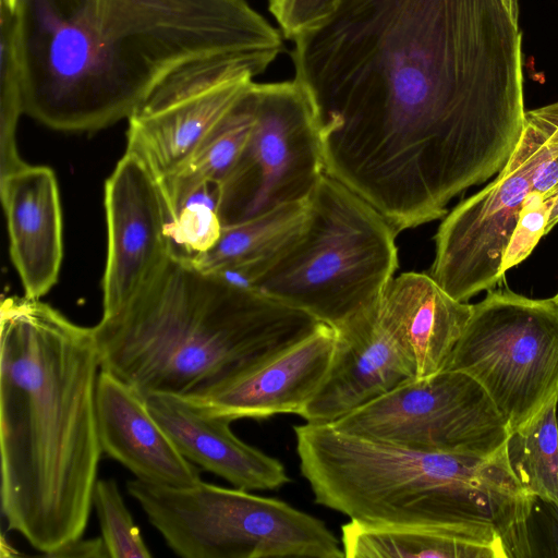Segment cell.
I'll return each mask as SVG.
<instances>
[{
	"instance_id": "cell-1",
	"label": "cell",
	"mask_w": 558,
	"mask_h": 558,
	"mask_svg": "<svg viewBox=\"0 0 558 558\" xmlns=\"http://www.w3.org/2000/svg\"><path fill=\"white\" fill-rule=\"evenodd\" d=\"M292 40L325 174L398 232L445 217L520 140L522 34L500 0H337Z\"/></svg>"
},
{
	"instance_id": "cell-2",
	"label": "cell",
	"mask_w": 558,
	"mask_h": 558,
	"mask_svg": "<svg viewBox=\"0 0 558 558\" xmlns=\"http://www.w3.org/2000/svg\"><path fill=\"white\" fill-rule=\"evenodd\" d=\"M14 13L24 113L64 132L128 120L202 65L259 75L283 48L246 0H16Z\"/></svg>"
},
{
	"instance_id": "cell-3",
	"label": "cell",
	"mask_w": 558,
	"mask_h": 558,
	"mask_svg": "<svg viewBox=\"0 0 558 558\" xmlns=\"http://www.w3.org/2000/svg\"><path fill=\"white\" fill-rule=\"evenodd\" d=\"M1 509L8 529L47 555L82 537L102 453L93 329L47 303L0 308Z\"/></svg>"
},
{
	"instance_id": "cell-4",
	"label": "cell",
	"mask_w": 558,
	"mask_h": 558,
	"mask_svg": "<svg viewBox=\"0 0 558 558\" xmlns=\"http://www.w3.org/2000/svg\"><path fill=\"white\" fill-rule=\"evenodd\" d=\"M314 501L350 520L458 532H498L508 557L531 555L536 499L521 485L507 442L489 454L421 450L342 432L293 427Z\"/></svg>"
},
{
	"instance_id": "cell-5",
	"label": "cell",
	"mask_w": 558,
	"mask_h": 558,
	"mask_svg": "<svg viewBox=\"0 0 558 558\" xmlns=\"http://www.w3.org/2000/svg\"><path fill=\"white\" fill-rule=\"evenodd\" d=\"M319 323L263 293L169 257L93 329L100 368L141 396H184Z\"/></svg>"
},
{
	"instance_id": "cell-6",
	"label": "cell",
	"mask_w": 558,
	"mask_h": 558,
	"mask_svg": "<svg viewBox=\"0 0 558 558\" xmlns=\"http://www.w3.org/2000/svg\"><path fill=\"white\" fill-rule=\"evenodd\" d=\"M397 234L373 205L324 174L302 234L253 290L336 329L379 303L398 269Z\"/></svg>"
},
{
	"instance_id": "cell-7",
	"label": "cell",
	"mask_w": 558,
	"mask_h": 558,
	"mask_svg": "<svg viewBox=\"0 0 558 558\" xmlns=\"http://www.w3.org/2000/svg\"><path fill=\"white\" fill-rule=\"evenodd\" d=\"M167 545L184 558H344L324 521L290 504L201 481L174 487L126 484Z\"/></svg>"
},
{
	"instance_id": "cell-8",
	"label": "cell",
	"mask_w": 558,
	"mask_h": 558,
	"mask_svg": "<svg viewBox=\"0 0 558 558\" xmlns=\"http://www.w3.org/2000/svg\"><path fill=\"white\" fill-rule=\"evenodd\" d=\"M444 369L476 380L508 422L524 426L558 396V303L489 292L470 317Z\"/></svg>"
},
{
	"instance_id": "cell-9",
	"label": "cell",
	"mask_w": 558,
	"mask_h": 558,
	"mask_svg": "<svg viewBox=\"0 0 558 558\" xmlns=\"http://www.w3.org/2000/svg\"><path fill=\"white\" fill-rule=\"evenodd\" d=\"M254 123L238 160L220 182L222 226L279 206L307 202L325 174L318 126L300 82L253 84Z\"/></svg>"
},
{
	"instance_id": "cell-10",
	"label": "cell",
	"mask_w": 558,
	"mask_h": 558,
	"mask_svg": "<svg viewBox=\"0 0 558 558\" xmlns=\"http://www.w3.org/2000/svg\"><path fill=\"white\" fill-rule=\"evenodd\" d=\"M553 157L544 128L525 111L520 140L506 166L446 214L437 229L429 275L451 296L468 302L504 277L502 259L520 211Z\"/></svg>"
},
{
	"instance_id": "cell-11",
	"label": "cell",
	"mask_w": 558,
	"mask_h": 558,
	"mask_svg": "<svg viewBox=\"0 0 558 558\" xmlns=\"http://www.w3.org/2000/svg\"><path fill=\"white\" fill-rule=\"evenodd\" d=\"M331 425L404 447L470 454L493 453L510 435L507 420L483 387L449 369L412 378Z\"/></svg>"
},
{
	"instance_id": "cell-12",
	"label": "cell",
	"mask_w": 558,
	"mask_h": 558,
	"mask_svg": "<svg viewBox=\"0 0 558 558\" xmlns=\"http://www.w3.org/2000/svg\"><path fill=\"white\" fill-rule=\"evenodd\" d=\"M246 65H202L158 87L128 119L126 150L157 181L175 172L253 83Z\"/></svg>"
},
{
	"instance_id": "cell-13",
	"label": "cell",
	"mask_w": 558,
	"mask_h": 558,
	"mask_svg": "<svg viewBox=\"0 0 558 558\" xmlns=\"http://www.w3.org/2000/svg\"><path fill=\"white\" fill-rule=\"evenodd\" d=\"M337 330L319 323L305 336L179 396L196 410L231 422L300 415L323 385Z\"/></svg>"
},
{
	"instance_id": "cell-14",
	"label": "cell",
	"mask_w": 558,
	"mask_h": 558,
	"mask_svg": "<svg viewBox=\"0 0 558 558\" xmlns=\"http://www.w3.org/2000/svg\"><path fill=\"white\" fill-rule=\"evenodd\" d=\"M108 254L102 278V315L132 300L170 257L168 211L158 181L125 151L105 185Z\"/></svg>"
},
{
	"instance_id": "cell-15",
	"label": "cell",
	"mask_w": 558,
	"mask_h": 558,
	"mask_svg": "<svg viewBox=\"0 0 558 558\" xmlns=\"http://www.w3.org/2000/svg\"><path fill=\"white\" fill-rule=\"evenodd\" d=\"M337 344L327 376L300 416L331 424L416 377V366L386 324L379 303L336 328Z\"/></svg>"
},
{
	"instance_id": "cell-16",
	"label": "cell",
	"mask_w": 558,
	"mask_h": 558,
	"mask_svg": "<svg viewBox=\"0 0 558 558\" xmlns=\"http://www.w3.org/2000/svg\"><path fill=\"white\" fill-rule=\"evenodd\" d=\"M96 407L102 452L136 478L174 487L202 481L197 465L179 451L149 412L145 398L101 368Z\"/></svg>"
},
{
	"instance_id": "cell-17",
	"label": "cell",
	"mask_w": 558,
	"mask_h": 558,
	"mask_svg": "<svg viewBox=\"0 0 558 558\" xmlns=\"http://www.w3.org/2000/svg\"><path fill=\"white\" fill-rule=\"evenodd\" d=\"M12 262L25 296L40 299L56 284L63 256L62 214L54 172L23 167L0 178Z\"/></svg>"
},
{
	"instance_id": "cell-18",
	"label": "cell",
	"mask_w": 558,
	"mask_h": 558,
	"mask_svg": "<svg viewBox=\"0 0 558 558\" xmlns=\"http://www.w3.org/2000/svg\"><path fill=\"white\" fill-rule=\"evenodd\" d=\"M149 412L192 463L245 490H271L290 483L276 458L242 441L231 421L205 414L179 396L144 397Z\"/></svg>"
},
{
	"instance_id": "cell-19",
	"label": "cell",
	"mask_w": 558,
	"mask_h": 558,
	"mask_svg": "<svg viewBox=\"0 0 558 558\" xmlns=\"http://www.w3.org/2000/svg\"><path fill=\"white\" fill-rule=\"evenodd\" d=\"M471 310L429 274L416 271L393 277L379 301L381 317L412 356L418 378L444 369Z\"/></svg>"
},
{
	"instance_id": "cell-20",
	"label": "cell",
	"mask_w": 558,
	"mask_h": 558,
	"mask_svg": "<svg viewBox=\"0 0 558 558\" xmlns=\"http://www.w3.org/2000/svg\"><path fill=\"white\" fill-rule=\"evenodd\" d=\"M307 218L308 201L225 226L218 242L193 266L230 284L253 290L300 238Z\"/></svg>"
},
{
	"instance_id": "cell-21",
	"label": "cell",
	"mask_w": 558,
	"mask_h": 558,
	"mask_svg": "<svg viewBox=\"0 0 558 558\" xmlns=\"http://www.w3.org/2000/svg\"><path fill=\"white\" fill-rule=\"evenodd\" d=\"M345 558H507L500 534L416 526L369 524L350 520L341 526Z\"/></svg>"
},
{
	"instance_id": "cell-22",
	"label": "cell",
	"mask_w": 558,
	"mask_h": 558,
	"mask_svg": "<svg viewBox=\"0 0 558 558\" xmlns=\"http://www.w3.org/2000/svg\"><path fill=\"white\" fill-rule=\"evenodd\" d=\"M253 84L192 157L175 172L158 181L168 221L191 192L206 182L220 183L238 160L254 123Z\"/></svg>"
},
{
	"instance_id": "cell-23",
	"label": "cell",
	"mask_w": 558,
	"mask_h": 558,
	"mask_svg": "<svg viewBox=\"0 0 558 558\" xmlns=\"http://www.w3.org/2000/svg\"><path fill=\"white\" fill-rule=\"evenodd\" d=\"M507 456L523 488L558 511V396L510 433Z\"/></svg>"
},
{
	"instance_id": "cell-24",
	"label": "cell",
	"mask_w": 558,
	"mask_h": 558,
	"mask_svg": "<svg viewBox=\"0 0 558 558\" xmlns=\"http://www.w3.org/2000/svg\"><path fill=\"white\" fill-rule=\"evenodd\" d=\"M220 183L206 182L191 192L166 225L170 256L193 265L218 242Z\"/></svg>"
},
{
	"instance_id": "cell-25",
	"label": "cell",
	"mask_w": 558,
	"mask_h": 558,
	"mask_svg": "<svg viewBox=\"0 0 558 558\" xmlns=\"http://www.w3.org/2000/svg\"><path fill=\"white\" fill-rule=\"evenodd\" d=\"M0 178L23 167L16 130L23 108V84L15 13L0 4Z\"/></svg>"
},
{
	"instance_id": "cell-26",
	"label": "cell",
	"mask_w": 558,
	"mask_h": 558,
	"mask_svg": "<svg viewBox=\"0 0 558 558\" xmlns=\"http://www.w3.org/2000/svg\"><path fill=\"white\" fill-rule=\"evenodd\" d=\"M93 505L97 511L101 537L110 558L151 557L116 481H97L93 494Z\"/></svg>"
},
{
	"instance_id": "cell-27",
	"label": "cell",
	"mask_w": 558,
	"mask_h": 558,
	"mask_svg": "<svg viewBox=\"0 0 558 558\" xmlns=\"http://www.w3.org/2000/svg\"><path fill=\"white\" fill-rule=\"evenodd\" d=\"M553 196L532 191L520 211L502 259V274L523 262L545 235Z\"/></svg>"
},
{
	"instance_id": "cell-28",
	"label": "cell",
	"mask_w": 558,
	"mask_h": 558,
	"mask_svg": "<svg viewBox=\"0 0 558 558\" xmlns=\"http://www.w3.org/2000/svg\"><path fill=\"white\" fill-rule=\"evenodd\" d=\"M336 2L337 0H269V11L283 36L292 40L327 16Z\"/></svg>"
},
{
	"instance_id": "cell-29",
	"label": "cell",
	"mask_w": 558,
	"mask_h": 558,
	"mask_svg": "<svg viewBox=\"0 0 558 558\" xmlns=\"http://www.w3.org/2000/svg\"><path fill=\"white\" fill-rule=\"evenodd\" d=\"M546 117L551 134L558 144V101L541 107ZM558 185V155L547 162L536 179L534 180L533 191L545 195L553 196Z\"/></svg>"
},
{
	"instance_id": "cell-30",
	"label": "cell",
	"mask_w": 558,
	"mask_h": 558,
	"mask_svg": "<svg viewBox=\"0 0 558 558\" xmlns=\"http://www.w3.org/2000/svg\"><path fill=\"white\" fill-rule=\"evenodd\" d=\"M50 558H108L109 554L102 537L69 541L56 550L45 555Z\"/></svg>"
},
{
	"instance_id": "cell-31",
	"label": "cell",
	"mask_w": 558,
	"mask_h": 558,
	"mask_svg": "<svg viewBox=\"0 0 558 558\" xmlns=\"http://www.w3.org/2000/svg\"><path fill=\"white\" fill-rule=\"evenodd\" d=\"M558 223V185L556 187V192L553 195V204L549 213L548 222L545 229V234H547L551 229Z\"/></svg>"
},
{
	"instance_id": "cell-32",
	"label": "cell",
	"mask_w": 558,
	"mask_h": 558,
	"mask_svg": "<svg viewBox=\"0 0 558 558\" xmlns=\"http://www.w3.org/2000/svg\"><path fill=\"white\" fill-rule=\"evenodd\" d=\"M506 11L510 15V17L518 23L519 17V7L518 0H500Z\"/></svg>"
},
{
	"instance_id": "cell-33",
	"label": "cell",
	"mask_w": 558,
	"mask_h": 558,
	"mask_svg": "<svg viewBox=\"0 0 558 558\" xmlns=\"http://www.w3.org/2000/svg\"><path fill=\"white\" fill-rule=\"evenodd\" d=\"M0 2L4 3L10 10H15L16 0H1Z\"/></svg>"
},
{
	"instance_id": "cell-34",
	"label": "cell",
	"mask_w": 558,
	"mask_h": 558,
	"mask_svg": "<svg viewBox=\"0 0 558 558\" xmlns=\"http://www.w3.org/2000/svg\"><path fill=\"white\" fill-rule=\"evenodd\" d=\"M553 298H554V299H555V301L558 303V293H557L555 296H553Z\"/></svg>"
}]
</instances>
